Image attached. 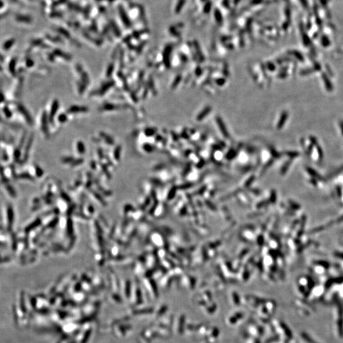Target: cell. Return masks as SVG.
Segmentation results:
<instances>
[{"label": "cell", "mask_w": 343, "mask_h": 343, "mask_svg": "<svg viewBox=\"0 0 343 343\" xmlns=\"http://www.w3.org/2000/svg\"><path fill=\"white\" fill-rule=\"evenodd\" d=\"M19 109L20 112L22 114L24 115V116L25 118L26 119V120L27 121V122L29 123H31H31H32L31 117V116L29 115V112L26 110V109H25L24 106H21V105H19Z\"/></svg>", "instance_id": "6da1fadb"}, {"label": "cell", "mask_w": 343, "mask_h": 343, "mask_svg": "<svg viewBox=\"0 0 343 343\" xmlns=\"http://www.w3.org/2000/svg\"><path fill=\"white\" fill-rule=\"evenodd\" d=\"M86 108L85 107H78V106H73L70 109V112H74V113H76V112H81V111H86Z\"/></svg>", "instance_id": "7a4b0ae2"}, {"label": "cell", "mask_w": 343, "mask_h": 343, "mask_svg": "<svg viewBox=\"0 0 343 343\" xmlns=\"http://www.w3.org/2000/svg\"><path fill=\"white\" fill-rule=\"evenodd\" d=\"M16 59H13L11 62L10 63V65H9V68H10V73H11V74H15V66H16Z\"/></svg>", "instance_id": "3957f363"}, {"label": "cell", "mask_w": 343, "mask_h": 343, "mask_svg": "<svg viewBox=\"0 0 343 343\" xmlns=\"http://www.w3.org/2000/svg\"><path fill=\"white\" fill-rule=\"evenodd\" d=\"M57 107H58V104L57 102L56 101L54 102L53 103V105H52V110H51V113H50V116H53L55 115V114H56V111H57Z\"/></svg>", "instance_id": "277c9868"}, {"label": "cell", "mask_w": 343, "mask_h": 343, "mask_svg": "<svg viewBox=\"0 0 343 343\" xmlns=\"http://www.w3.org/2000/svg\"><path fill=\"white\" fill-rule=\"evenodd\" d=\"M13 43H14V40H13V39H10L9 41H8V42H7L5 43V45H3L4 49H5V50L10 49V48L13 45Z\"/></svg>", "instance_id": "5b68a950"}, {"label": "cell", "mask_w": 343, "mask_h": 343, "mask_svg": "<svg viewBox=\"0 0 343 343\" xmlns=\"http://www.w3.org/2000/svg\"><path fill=\"white\" fill-rule=\"evenodd\" d=\"M4 112H5V115H6V116H7V117H10V116H11V112L8 110V109L5 108V109H4Z\"/></svg>", "instance_id": "8992f818"}, {"label": "cell", "mask_w": 343, "mask_h": 343, "mask_svg": "<svg viewBox=\"0 0 343 343\" xmlns=\"http://www.w3.org/2000/svg\"><path fill=\"white\" fill-rule=\"evenodd\" d=\"M3 100H4L3 95L2 92H0V102H2V101H3Z\"/></svg>", "instance_id": "52a82bcc"}]
</instances>
